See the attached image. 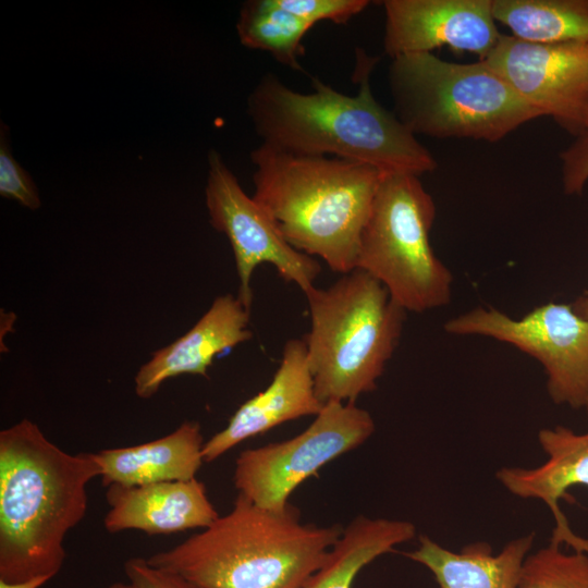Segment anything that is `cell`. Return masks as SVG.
Returning <instances> with one entry per match:
<instances>
[{
	"label": "cell",
	"mask_w": 588,
	"mask_h": 588,
	"mask_svg": "<svg viewBox=\"0 0 588 588\" xmlns=\"http://www.w3.org/2000/svg\"><path fill=\"white\" fill-rule=\"evenodd\" d=\"M208 161L206 205L211 225L231 244L238 277L237 298L252 308L253 272L266 262L304 293L313 287L321 270L317 259L286 241L271 216L244 192L216 150L209 152Z\"/></svg>",
	"instance_id": "10"
},
{
	"label": "cell",
	"mask_w": 588,
	"mask_h": 588,
	"mask_svg": "<svg viewBox=\"0 0 588 588\" xmlns=\"http://www.w3.org/2000/svg\"><path fill=\"white\" fill-rule=\"evenodd\" d=\"M562 185L567 195H579L588 182V118L574 142L560 154Z\"/></svg>",
	"instance_id": "25"
},
{
	"label": "cell",
	"mask_w": 588,
	"mask_h": 588,
	"mask_svg": "<svg viewBox=\"0 0 588 588\" xmlns=\"http://www.w3.org/2000/svg\"><path fill=\"white\" fill-rule=\"evenodd\" d=\"M95 453L70 454L28 419L0 431V579L54 577L66 534L85 516Z\"/></svg>",
	"instance_id": "2"
},
{
	"label": "cell",
	"mask_w": 588,
	"mask_h": 588,
	"mask_svg": "<svg viewBox=\"0 0 588 588\" xmlns=\"http://www.w3.org/2000/svg\"><path fill=\"white\" fill-rule=\"evenodd\" d=\"M323 405L315 391L304 340L290 339L269 385L243 403L228 425L204 443V462H213L242 441L285 421L316 416Z\"/></svg>",
	"instance_id": "13"
},
{
	"label": "cell",
	"mask_w": 588,
	"mask_h": 588,
	"mask_svg": "<svg viewBox=\"0 0 588 588\" xmlns=\"http://www.w3.org/2000/svg\"><path fill=\"white\" fill-rule=\"evenodd\" d=\"M342 530L302 524L291 504L272 512L238 493L229 513L147 561L203 588H303Z\"/></svg>",
	"instance_id": "4"
},
{
	"label": "cell",
	"mask_w": 588,
	"mask_h": 588,
	"mask_svg": "<svg viewBox=\"0 0 588 588\" xmlns=\"http://www.w3.org/2000/svg\"><path fill=\"white\" fill-rule=\"evenodd\" d=\"M391 60L393 112L415 135L493 143L543 117L483 61L454 63L432 52Z\"/></svg>",
	"instance_id": "6"
},
{
	"label": "cell",
	"mask_w": 588,
	"mask_h": 588,
	"mask_svg": "<svg viewBox=\"0 0 588 588\" xmlns=\"http://www.w3.org/2000/svg\"><path fill=\"white\" fill-rule=\"evenodd\" d=\"M313 26L275 0H248L241 8L236 30L243 46L269 52L282 65L303 71L302 41Z\"/></svg>",
	"instance_id": "21"
},
{
	"label": "cell",
	"mask_w": 588,
	"mask_h": 588,
	"mask_svg": "<svg viewBox=\"0 0 588 588\" xmlns=\"http://www.w3.org/2000/svg\"><path fill=\"white\" fill-rule=\"evenodd\" d=\"M436 205L419 176L383 173L360 234L356 268L377 279L405 311L446 305L453 275L429 233Z\"/></svg>",
	"instance_id": "7"
},
{
	"label": "cell",
	"mask_w": 588,
	"mask_h": 588,
	"mask_svg": "<svg viewBox=\"0 0 588 588\" xmlns=\"http://www.w3.org/2000/svg\"><path fill=\"white\" fill-rule=\"evenodd\" d=\"M310 328L303 339L315 391L323 403H355L373 391L392 357L406 311L373 277L355 268L304 293Z\"/></svg>",
	"instance_id": "5"
},
{
	"label": "cell",
	"mask_w": 588,
	"mask_h": 588,
	"mask_svg": "<svg viewBox=\"0 0 588 588\" xmlns=\"http://www.w3.org/2000/svg\"><path fill=\"white\" fill-rule=\"evenodd\" d=\"M197 421H185L171 433L142 444L95 453L102 486H139L196 478L204 463Z\"/></svg>",
	"instance_id": "17"
},
{
	"label": "cell",
	"mask_w": 588,
	"mask_h": 588,
	"mask_svg": "<svg viewBox=\"0 0 588 588\" xmlns=\"http://www.w3.org/2000/svg\"><path fill=\"white\" fill-rule=\"evenodd\" d=\"M538 442L547 455L541 465L502 467L497 479L513 495L547 505L554 519L550 542L588 553V538L573 531L559 504L571 487H588V431L578 433L565 426L543 428Z\"/></svg>",
	"instance_id": "14"
},
{
	"label": "cell",
	"mask_w": 588,
	"mask_h": 588,
	"mask_svg": "<svg viewBox=\"0 0 588 588\" xmlns=\"http://www.w3.org/2000/svg\"><path fill=\"white\" fill-rule=\"evenodd\" d=\"M535 532L510 540L497 554L486 541H475L451 551L428 536L419 537L416 550L405 553L427 567L438 588H516Z\"/></svg>",
	"instance_id": "18"
},
{
	"label": "cell",
	"mask_w": 588,
	"mask_h": 588,
	"mask_svg": "<svg viewBox=\"0 0 588 588\" xmlns=\"http://www.w3.org/2000/svg\"><path fill=\"white\" fill-rule=\"evenodd\" d=\"M250 309L232 294L218 296L182 336L158 350L135 376V393L149 399L168 379L181 375L206 377L213 358L252 339Z\"/></svg>",
	"instance_id": "15"
},
{
	"label": "cell",
	"mask_w": 588,
	"mask_h": 588,
	"mask_svg": "<svg viewBox=\"0 0 588 588\" xmlns=\"http://www.w3.org/2000/svg\"><path fill=\"white\" fill-rule=\"evenodd\" d=\"M50 580L48 577H36L24 581L10 583L0 579V588H40Z\"/></svg>",
	"instance_id": "27"
},
{
	"label": "cell",
	"mask_w": 588,
	"mask_h": 588,
	"mask_svg": "<svg viewBox=\"0 0 588 588\" xmlns=\"http://www.w3.org/2000/svg\"><path fill=\"white\" fill-rule=\"evenodd\" d=\"M384 52L394 59L446 46L483 61L502 34L492 0H384Z\"/></svg>",
	"instance_id": "12"
},
{
	"label": "cell",
	"mask_w": 588,
	"mask_h": 588,
	"mask_svg": "<svg viewBox=\"0 0 588 588\" xmlns=\"http://www.w3.org/2000/svg\"><path fill=\"white\" fill-rule=\"evenodd\" d=\"M0 195L32 210L41 204L34 181L11 154L8 127L3 124L0 133Z\"/></svg>",
	"instance_id": "23"
},
{
	"label": "cell",
	"mask_w": 588,
	"mask_h": 588,
	"mask_svg": "<svg viewBox=\"0 0 588 588\" xmlns=\"http://www.w3.org/2000/svg\"><path fill=\"white\" fill-rule=\"evenodd\" d=\"M284 10L315 25L320 21L346 24L369 4L368 0H275Z\"/></svg>",
	"instance_id": "24"
},
{
	"label": "cell",
	"mask_w": 588,
	"mask_h": 588,
	"mask_svg": "<svg viewBox=\"0 0 588 588\" xmlns=\"http://www.w3.org/2000/svg\"><path fill=\"white\" fill-rule=\"evenodd\" d=\"M516 588H588V553L549 542L525 558Z\"/></svg>",
	"instance_id": "22"
},
{
	"label": "cell",
	"mask_w": 588,
	"mask_h": 588,
	"mask_svg": "<svg viewBox=\"0 0 588 588\" xmlns=\"http://www.w3.org/2000/svg\"><path fill=\"white\" fill-rule=\"evenodd\" d=\"M415 535L416 527L408 520L357 516L303 588H351L363 567Z\"/></svg>",
	"instance_id": "19"
},
{
	"label": "cell",
	"mask_w": 588,
	"mask_h": 588,
	"mask_svg": "<svg viewBox=\"0 0 588 588\" xmlns=\"http://www.w3.org/2000/svg\"><path fill=\"white\" fill-rule=\"evenodd\" d=\"M571 305L576 314L588 320V291L577 297V299Z\"/></svg>",
	"instance_id": "28"
},
{
	"label": "cell",
	"mask_w": 588,
	"mask_h": 588,
	"mask_svg": "<svg viewBox=\"0 0 588 588\" xmlns=\"http://www.w3.org/2000/svg\"><path fill=\"white\" fill-rule=\"evenodd\" d=\"M105 516L109 532L140 530L148 535H168L194 528H207L220 515L210 502L205 485L196 478L139 486L111 485Z\"/></svg>",
	"instance_id": "16"
},
{
	"label": "cell",
	"mask_w": 588,
	"mask_h": 588,
	"mask_svg": "<svg viewBox=\"0 0 588 588\" xmlns=\"http://www.w3.org/2000/svg\"><path fill=\"white\" fill-rule=\"evenodd\" d=\"M107 588H132V586L128 583L119 581L108 586Z\"/></svg>",
	"instance_id": "29"
},
{
	"label": "cell",
	"mask_w": 588,
	"mask_h": 588,
	"mask_svg": "<svg viewBox=\"0 0 588 588\" xmlns=\"http://www.w3.org/2000/svg\"><path fill=\"white\" fill-rule=\"evenodd\" d=\"M250 161L253 198L286 241L335 272L354 270L383 172L348 159L295 155L262 143L250 152Z\"/></svg>",
	"instance_id": "3"
},
{
	"label": "cell",
	"mask_w": 588,
	"mask_h": 588,
	"mask_svg": "<svg viewBox=\"0 0 588 588\" xmlns=\"http://www.w3.org/2000/svg\"><path fill=\"white\" fill-rule=\"evenodd\" d=\"M526 102L576 136L588 118V44L501 35L483 60Z\"/></svg>",
	"instance_id": "11"
},
{
	"label": "cell",
	"mask_w": 588,
	"mask_h": 588,
	"mask_svg": "<svg viewBox=\"0 0 588 588\" xmlns=\"http://www.w3.org/2000/svg\"><path fill=\"white\" fill-rule=\"evenodd\" d=\"M444 330L509 343L544 368L547 390L559 405L585 408L588 402V320L572 305L548 303L522 318L477 307L450 319Z\"/></svg>",
	"instance_id": "9"
},
{
	"label": "cell",
	"mask_w": 588,
	"mask_h": 588,
	"mask_svg": "<svg viewBox=\"0 0 588 588\" xmlns=\"http://www.w3.org/2000/svg\"><path fill=\"white\" fill-rule=\"evenodd\" d=\"M585 409H586L587 415H588V402H587V404H586V406H585Z\"/></svg>",
	"instance_id": "30"
},
{
	"label": "cell",
	"mask_w": 588,
	"mask_h": 588,
	"mask_svg": "<svg viewBox=\"0 0 588 588\" xmlns=\"http://www.w3.org/2000/svg\"><path fill=\"white\" fill-rule=\"evenodd\" d=\"M358 59L356 96L314 76V91L304 94L274 73H265L247 98V112L261 143L295 155L348 159L383 173L419 176L434 171L432 154L373 97L369 75L375 59Z\"/></svg>",
	"instance_id": "1"
},
{
	"label": "cell",
	"mask_w": 588,
	"mask_h": 588,
	"mask_svg": "<svg viewBox=\"0 0 588 588\" xmlns=\"http://www.w3.org/2000/svg\"><path fill=\"white\" fill-rule=\"evenodd\" d=\"M495 22L534 44H588V0H492Z\"/></svg>",
	"instance_id": "20"
},
{
	"label": "cell",
	"mask_w": 588,
	"mask_h": 588,
	"mask_svg": "<svg viewBox=\"0 0 588 588\" xmlns=\"http://www.w3.org/2000/svg\"><path fill=\"white\" fill-rule=\"evenodd\" d=\"M375 431L369 412L331 401L299 434L243 451L236 458L234 486L255 505L284 512L292 492L324 464L362 445Z\"/></svg>",
	"instance_id": "8"
},
{
	"label": "cell",
	"mask_w": 588,
	"mask_h": 588,
	"mask_svg": "<svg viewBox=\"0 0 588 588\" xmlns=\"http://www.w3.org/2000/svg\"><path fill=\"white\" fill-rule=\"evenodd\" d=\"M124 572L132 588H203L177 574L150 565L144 558L128 559Z\"/></svg>",
	"instance_id": "26"
}]
</instances>
